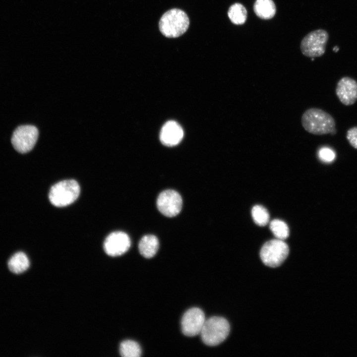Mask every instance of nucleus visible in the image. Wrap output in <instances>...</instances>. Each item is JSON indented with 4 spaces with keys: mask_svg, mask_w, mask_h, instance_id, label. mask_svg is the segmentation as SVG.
Wrapping results in <instances>:
<instances>
[{
    "mask_svg": "<svg viewBox=\"0 0 357 357\" xmlns=\"http://www.w3.org/2000/svg\"><path fill=\"white\" fill-rule=\"evenodd\" d=\"M228 321L221 317L214 316L206 320L200 333L203 342L214 346L222 343L230 332Z\"/></svg>",
    "mask_w": 357,
    "mask_h": 357,
    "instance_id": "7ed1b4c3",
    "label": "nucleus"
},
{
    "mask_svg": "<svg viewBox=\"0 0 357 357\" xmlns=\"http://www.w3.org/2000/svg\"><path fill=\"white\" fill-rule=\"evenodd\" d=\"M228 15L232 23L241 25L244 23L246 20L247 11L242 4L236 3L230 6Z\"/></svg>",
    "mask_w": 357,
    "mask_h": 357,
    "instance_id": "dca6fc26",
    "label": "nucleus"
},
{
    "mask_svg": "<svg viewBox=\"0 0 357 357\" xmlns=\"http://www.w3.org/2000/svg\"><path fill=\"white\" fill-rule=\"evenodd\" d=\"M156 204L158 209L163 215L173 217L181 211L182 201L178 192L169 189L162 191L159 194Z\"/></svg>",
    "mask_w": 357,
    "mask_h": 357,
    "instance_id": "6e6552de",
    "label": "nucleus"
},
{
    "mask_svg": "<svg viewBox=\"0 0 357 357\" xmlns=\"http://www.w3.org/2000/svg\"><path fill=\"white\" fill-rule=\"evenodd\" d=\"M319 159L325 163L332 162L335 159L336 154L335 152L328 147H323L318 152Z\"/></svg>",
    "mask_w": 357,
    "mask_h": 357,
    "instance_id": "aec40b11",
    "label": "nucleus"
},
{
    "mask_svg": "<svg viewBox=\"0 0 357 357\" xmlns=\"http://www.w3.org/2000/svg\"><path fill=\"white\" fill-rule=\"evenodd\" d=\"M183 136L181 127L177 122L170 120L163 126L160 134L162 143L167 146H174L178 144Z\"/></svg>",
    "mask_w": 357,
    "mask_h": 357,
    "instance_id": "f8f14e48",
    "label": "nucleus"
},
{
    "mask_svg": "<svg viewBox=\"0 0 357 357\" xmlns=\"http://www.w3.org/2000/svg\"><path fill=\"white\" fill-rule=\"evenodd\" d=\"M257 16L263 19H269L276 13V6L272 0H256L253 6Z\"/></svg>",
    "mask_w": 357,
    "mask_h": 357,
    "instance_id": "2eb2a0df",
    "label": "nucleus"
},
{
    "mask_svg": "<svg viewBox=\"0 0 357 357\" xmlns=\"http://www.w3.org/2000/svg\"><path fill=\"white\" fill-rule=\"evenodd\" d=\"M158 248L159 241L157 238L151 235L143 236L138 244L140 254L147 258L153 257L157 252Z\"/></svg>",
    "mask_w": 357,
    "mask_h": 357,
    "instance_id": "4468645a",
    "label": "nucleus"
},
{
    "mask_svg": "<svg viewBox=\"0 0 357 357\" xmlns=\"http://www.w3.org/2000/svg\"><path fill=\"white\" fill-rule=\"evenodd\" d=\"M270 229L276 238L284 240L289 237V228L282 220L279 219L272 220L270 224Z\"/></svg>",
    "mask_w": 357,
    "mask_h": 357,
    "instance_id": "a211bd4d",
    "label": "nucleus"
},
{
    "mask_svg": "<svg viewBox=\"0 0 357 357\" xmlns=\"http://www.w3.org/2000/svg\"><path fill=\"white\" fill-rule=\"evenodd\" d=\"M289 248L283 240L278 238L266 242L262 247L260 256L263 263L270 267H277L287 257Z\"/></svg>",
    "mask_w": 357,
    "mask_h": 357,
    "instance_id": "39448f33",
    "label": "nucleus"
},
{
    "mask_svg": "<svg viewBox=\"0 0 357 357\" xmlns=\"http://www.w3.org/2000/svg\"><path fill=\"white\" fill-rule=\"evenodd\" d=\"M338 50H339V48L337 46L334 47L333 51L334 52H337L338 51Z\"/></svg>",
    "mask_w": 357,
    "mask_h": 357,
    "instance_id": "4be33fe9",
    "label": "nucleus"
},
{
    "mask_svg": "<svg viewBox=\"0 0 357 357\" xmlns=\"http://www.w3.org/2000/svg\"><path fill=\"white\" fill-rule=\"evenodd\" d=\"M130 246V239L128 236L121 231L111 233L105 239L104 249L111 256H118L125 253Z\"/></svg>",
    "mask_w": 357,
    "mask_h": 357,
    "instance_id": "9d476101",
    "label": "nucleus"
},
{
    "mask_svg": "<svg viewBox=\"0 0 357 357\" xmlns=\"http://www.w3.org/2000/svg\"><path fill=\"white\" fill-rule=\"evenodd\" d=\"M80 186L73 179L64 180L53 185L49 191L50 202L56 207H64L74 202L80 194Z\"/></svg>",
    "mask_w": 357,
    "mask_h": 357,
    "instance_id": "20e7f679",
    "label": "nucleus"
},
{
    "mask_svg": "<svg viewBox=\"0 0 357 357\" xmlns=\"http://www.w3.org/2000/svg\"><path fill=\"white\" fill-rule=\"evenodd\" d=\"M38 128L32 125H22L18 126L13 131L11 141L14 148L23 154L30 151L38 140Z\"/></svg>",
    "mask_w": 357,
    "mask_h": 357,
    "instance_id": "423d86ee",
    "label": "nucleus"
},
{
    "mask_svg": "<svg viewBox=\"0 0 357 357\" xmlns=\"http://www.w3.org/2000/svg\"><path fill=\"white\" fill-rule=\"evenodd\" d=\"M328 34L324 30L318 29L308 33L302 39L300 50L303 55L312 58L322 56L325 52Z\"/></svg>",
    "mask_w": 357,
    "mask_h": 357,
    "instance_id": "0eeeda50",
    "label": "nucleus"
},
{
    "mask_svg": "<svg viewBox=\"0 0 357 357\" xmlns=\"http://www.w3.org/2000/svg\"><path fill=\"white\" fill-rule=\"evenodd\" d=\"M189 25L187 14L181 9L173 8L162 15L159 21V29L165 36L177 38L186 31Z\"/></svg>",
    "mask_w": 357,
    "mask_h": 357,
    "instance_id": "f03ea898",
    "label": "nucleus"
},
{
    "mask_svg": "<svg viewBox=\"0 0 357 357\" xmlns=\"http://www.w3.org/2000/svg\"><path fill=\"white\" fill-rule=\"evenodd\" d=\"M119 353L123 357H138L141 356V349L137 342L125 340L120 345Z\"/></svg>",
    "mask_w": 357,
    "mask_h": 357,
    "instance_id": "f3484780",
    "label": "nucleus"
},
{
    "mask_svg": "<svg viewBox=\"0 0 357 357\" xmlns=\"http://www.w3.org/2000/svg\"><path fill=\"white\" fill-rule=\"evenodd\" d=\"M346 137L351 145L357 149V126L350 128L347 132Z\"/></svg>",
    "mask_w": 357,
    "mask_h": 357,
    "instance_id": "412c9836",
    "label": "nucleus"
},
{
    "mask_svg": "<svg viewBox=\"0 0 357 357\" xmlns=\"http://www.w3.org/2000/svg\"><path fill=\"white\" fill-rule=\"evenodd\" d=\"M301 122L305 131L314 135L334 134L336 132L334 119L320 109L311 108L305 111Z\"/></svg>",
    "mask_w": 357,
    "mask_h": 357,
    "instance_id": "f257e3e1",
    "label": "nucleus"
},
{
    "mask_svg": "<svg viewBox=\"0 0 357 357\" xmlns=\"http://www.w3.org/2000/svg\"><path fill=\"white\" fill-rule=\"evenodd\" d=\"M206 319L203 311L193 307L187 310L181 320V330L184 335L189 337L200 333Z\"/></svg>",
    "mask_w": 357,
    "mask_h": 357,
    "instance_id": "1a4fd4ad",
    "label": "nucleus"
},
{
    "mask_svg": "<svg viewBox=\"0 0 357 357\" xmlns=\"http://www.w3.org/2000/svg\"><path fill=\"white\" fill-rule=\"evenodd\" d=\"M251 215L254 222L260 226H264L269 221V214L267 209L261 205H255L251 210Z\"/></svg>",
    "mask_w": 357,
    "mask_h": 357,
    "instance_id": "6ab92c4d",
    "label": "nucleus"
},
{
    "mask_svg": "<svg viewBox=\"0 0 357 357\" xmlns=\"http://www.w3.org/2000/svg\"><path fill=\"white\" fill-rule=\"evenodd\" d=\"M336 93L343 104H354L357 100V82L350 77L341 78L337 83Z\"/></svg>",
    "mask_w": 357,
    "mask_h": 357,
    "instance_id": "9b49d317",
    "label": "nucleus"
},
{
    "mask_svg": "<svg viewBox=\"0 0 357 357\" xmlns=\"http://www.w3.org/2000/svg\"><path fill=\"white\" fill-rule=\"evenodd\" d=\"M30 261L27 255L22 251L13 254L7 261L9 270L14 274H20L28 270Z\"/></svg>",
    "mask_w": 357,
    "mask_h": 357,
    "instance_id": "ddd939ff",
    "label": "nucleus"
}]
</instances>
